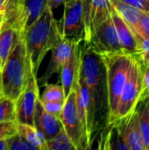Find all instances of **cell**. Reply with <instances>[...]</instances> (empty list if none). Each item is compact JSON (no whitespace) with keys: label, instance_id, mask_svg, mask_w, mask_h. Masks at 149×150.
I'll use <instances>...</instances> for the list:
<instances>
[{"label":"cell","instance_id":"cell-2","mask_svg":"<svg viewBox=\"0 0 149 150\" xmlns=\"http://www.w3.org/2000/svg\"><path fill=\"white\" fill-rule=\"evenodd\" d=\"M61 35L53 10L47 6L43 13L24 31V40L32 67L35 73Z\"/></svg>","mask_w":149,"mask_h":150},{"label":"cell","instance_id":"cell-21","mask_svg":"<svg viewBox=\"0 0 149 150\" xmlns=\"http://www.w3.org/2000/svg\"><path fill=\"white\" fill-rule=\"evenodd\" d=\"M25 4L26 11V28L39 18V17L45 11L47 4V0H25Z\"/></svg>","mask_w":149,"mask_h":150},{"label":"cell","instance_id":"cell-4","mask_svg":"<svg viewBox=\"0 0 149 150\" xmlns=\"http://www.w3.org/2000/svg\"><path fill=\"white\" fill-rule=\"evenodd\" d=\"M100 56L105 68L108 95V124H110L115 120L119 101L127 80L133 55L119 52L105 54Z\"/></svg>","mask_w":149,"mask_h":150},{"label":"cell","instance_id":"cell-19","mask_svg":"<svg viewBox=\"0 0 149 150\" xmlns=\"http://www.w3.org/2000/svg\"><path fill=\"white\" fill-rule=\"evenodd\" d=\"M16 130H17V134L22 139L32 144L36 149L47 150V142L34 127L26 124L16 123Z\"/></svg>","mask_w":149,"mask_h":150},{"label":"cell","instance_id":"cell-5","mask_svg":"<svg viewBox=\"0 0 149 150\" xmlns=\"http://www.w3.org/2000/svg\"><path fill=\"white\" fill-rule=\"evenodd\" d=\"M141 63L137 57L133 55L127 80L119 101L114 121L127 117L136 110L141 94Z\"/></svg>","mask_w":149,"mask_h":150},{"label":"cell","instance_id":"cell-1","mask_svg":"<svg viewBox=\"0 0 149 150\" xmlns=\"http://www.w3.org/2000/svg\"><path fill=\"white\" fill-rule=\"evenodd\" d=\"M79 75L90 92L95 111L94 141L108 124V95L105 68L101 56L87 42L79 44Z\"/></svg>","mask_w":149,"mask_h":150},{"label":"cell","instance_id":"cell-16","mask_svg":"<svg viewBox=\"0 0 149 150\" xmlns=\"http://www.w3.org/2000/svg\"><path fill=\"white\" fill-rule=\"evenodd\" d=\"M111 17L123 51L126 54L134 55L136 52V39L133 32L113 6L111 10Z\"/></svg>","mask_w":149,"mask_h":150},{"label":"cell","instance_id":"cell-28","mask_svg":"<svg viewBox=\"0 0 149 150\" xmlns=\"http://www.w3.org/2000/svg\"><path fill=\"white\" fill-rule=\"evenodd\" d=\"M141 94L140 102L149 98V64L146 66L141 65Z\"/></svg>","mask_w":149,"mask_h":150},{"label":"cell","instance_id":"cell-12","mask_svg":"<svg viewBox=\"0 0 149 150\" xmlns=\"http://www.w3.org/2000/svg\"><path fill=\"white\" fill-rule=\"evenodd\" d=\"M74 45V43L66 40L61 35L59 36L56 43L51 49L52 56L45 71V74L39 81L40 85L46 84L47 81L53 76V75L60 73L61 67L65 64V62L70 56Z\"/></svg>","mask_w":149,"mask_h":150},{"label":"cell","instance_id":"cell-32","mask_svg":"<svg viewBox=\"0 0 149 150\" xmlns=\"http://www.w3.org/2000/svg\"><path fill=\"white\" fill-rule=\"evenodd\" d=\"M68 0H47V4L48 7H50L53 11L61 6V5H63Z\"/></svg>","mask_w":149,"mask_h":150},{"label":"cell","instance_id":"cell-30","mask_svg":"<svg viewBox=\"0 0 149 150\" xmlns=\"http://www.w3.org/2000/svg\"><path fill=\"white\" fill-rule=\"evenodd\" d=\"M42 102V101H41ZM65 100H57V101H49V102H42L44 108L50 113L58 116L60 115L63 105H64Z\"/></svg>","mask_w":149,"mask_h":150},{"label":"cell","instance_id":"cell-15","mask_svg":"<svg viewBox=\"0 0 149 150\" xmlns=\"http://www.w3.org/2000/svg\"><path fill=\"white\" fill-rule=\"evenodd\" d=\"M79 67V44H75L70 56L60 70L61 83L66 98L75 88L78 79Z\"/></svg>","mask_w":149,"mask_h":150},{"label":"cell","instance_id":"cell-25","mask_svg":"<svg viewBox=\"0 0 149 150\" xmlns=\"http://www.w3.org/2000/svg\"><path fill=\"white\" fill-rule=\"evenodd\" d=\"M15 121V101L0 96V123Z\"/></svg>","mask_w":149,"mask_h":150},{"label":"cell","instance_id":"cell-36","mask_svg":"<svg viewBox=\"0 0 149 150\" xmlns=\"http://www.w3.org/2000/svg\"><path fill=\"white\" fill-rule=\"evenodd\" d=\"M145 1H146V2H147V3L149 4V0H145Z\"/></svg>","mask_w":149,"mask_h":150},{"label":"cell","instance_id":"cell-14","mask_svg":"<svg viewBox=\"0 0 149 150\" xmlns=\"http://www.w3.org/2000/svg\"><path fill=\"white\" fill-rule=\"evenodd\" d=\"M113 122L118 124L129 150H145L139 127L137 108L127 117L117 120Z\"/></svg>","mask_w":149,"mask_h":150},{"label":"cell","instance_id":"cell-33","mask_svg":"<svg viewBox=\"0 0 149 150\" xmlns=\"http://www.w3.org/2000/svg\"><path fill=\"white\" fill-rule=\"evenodd\" d=\"M0 150H8V145L6 139L0 140Z\"/></svg>","mask_w":149,"mask_h":150},{"label":"cell","instance_id":"cell-6","mask_svg":"<svg viewBox=\"0 0 149 150\" xmlns=\"http://www.w3.org/2000/svg\"><path fill=\"white\" fill-rule=\"evenodd\" d=\"M62 127L76 150L90 149L86 132L78 116L76 105V92L73 90L65 99L59 115Z\"/></svg>","mask_w":149,"mask_h":150},{"label":"cell","instance_id":"cell-18","mask_svg":"<svg viewBox=\"0 0 149 150\" xmlns=\"http://www.w3.org/2000/svg\"><path fill=\"white\" fill-rule=\"evenodd\" d=\"M110 2L125 22L130 26V28H133L137 25L145 12L120 0H110Z\"/></svg>","mask_w":149,"mask_h":150},{"label":"cell","instance_id":"cell-3","mask_svg":"<svg viewBox=\"0 0 149 150\" xmlns=\"http://www.w3.org/2000/svg\"><path fill=\"white\" fill-rule=\"evenodd\" d=\"M34 72L24 40V33L1 68V95L16 101Z\"/></svg>","mask_w":149,"mask_h":150},{"label":"cell","instance_id":"cell-23","mask_svg":"<svg viewBox=\"0 0 149 150\" xmlns=\"http://www.w3.org/2000/svg\"><path fill=\"white\" fill-rule=\"evenodd\" d=\"M44 91L40 98L42 102H49V101H57V100H65L66 97L64 94L63 88L61 84H54V83H46L44 84Z\"/></svg>","mask_w":149,"mask_h":150},{"label":"cell","instance_id":"cell-22","mask_svg":"<svg viewBox=\"0 0 149 150\" xmlns=\"http://www.w3.org/2000/svg\"><path fill=\"white\" fill-rule=\"evenodd\" d=\"M47 149L76 150L63 128L53 139L47 142Z\"/></svg>","mask_w":149,"mask_h":150},{"label":"cell","instance_id":"cell-31","mask_svg":"<svg viewBox=\"0 0 149 150\" xmlns=\"http://www.w3.org/2000/svg\"><path fill=\"white\" fill-rule=\"evenodd\" d=\"M127 4L138 8L145 12H149V4L145 0H120Z\"/></svg>","mask_w":149,"mask_h":150},{"label":"cell","instance_id":"cell-27","mask_svg":"<svg viewBox=\"0 0 149 150\" xmlns=\"http://www.w3.org/2000/svg\"><path fill=\"white\" fill-rule=\"evenodd\" d=\"M131 29L141 37L149 38V12H144L137 25Z\"/></svg>","mask_w":149,"mask_h":150},{"label":"cell","instance_id":"cell-11","mask_svg":"<svg viewBox=\"0 0 149 150\" xmlns=\"http://www.w3.org/2000/svg\"><path fill=\"white\" fill-rule=\"evenodd\" d=\"M34 127L43 136L46 142L53 139L63 127L60 118L48 112L43 106V104L39 98L33 117Z\"/></svg>","mask_w":149,"mask_h":150},{"label":"cell","instance_id":"cell-9","mask_svg":"<svg viewBox=\"0 0 149 150\" xmlns=\"http://www.w3.org/2000/svg\"><path fill=\"white\" fill-rule=\"evenodd\" d=\"M40 98L37 73L33 72L26 87L15 101V122L34 127L35 105Z\"/></svg>","mask_w":149,"mask_h":150},{"label":"cell","instance_id":"cell-34","mask_svg":"<svg viewBox=\"0 0 149 150\" xmlns=\"http://www.w3.org/2000/svg\"><path fill=\"white\" fill-rule=\"evenodd\" d=\"M8 0H0V18L3 14V11L5 8V5L7 4Z\"/></svg>","mask_w":149,"mask_h":150},{"label":"cell","instance_id":"cell-13","mask_svg":"<svg viewBox=\"0 0 149 150\" xmlns=\"http://www.w3.org/2000/svg\"><path fill=\"white\" fill-rule=\"evenodd\" d=\"M26 23L25 0H8L0 18V30L13 27L24 33Z\"/></svg>","mask_w":149,"mask_h":150},{"label":"cell","instance_id":"cell-17","mask_svg":"<svg viewBox=\"0 0 149 150\" xmlns=\"http://www.w3.org/2000/svg\"><path fill=\"white\" fill-rule=\"evenodd\" d=\"M22 32L13 28L5 27L0 30V65L4 64L7 57L16 47L19 40Z\"/></svg>","mask_w":149,"mask_h":150},{"label":"cell","instance_id":"cell-24","mask_svg":"<svg viewBox=\"0 0 149 150\" xmlns=\"http://www.w3.org/2000/svg\"><path fill=\"white\" fill-rule=\"evenodd\" d=\"M136 39L135 56L142 66L149 64V38H144L136 33H133Z\"/></svg>","mask_w":149,"mask_h":150},{"label":"cell","instance_id":"cell-8","mask_svg":"<svg viewBox=\"0 0 149 150\" xmlns=\"http://www.w3.org/2000/svg\"><path fill=\"white\" fill-rule=\"evenodd\" d=\"M87 43L95 53L100 55L124 52L111 16L94 30Z\"/></svg>","mask_w":149,"mask_h":150},{"label":"cell","instance_id":"cell-37","mask_svg":"<svg viewBox=\"0 0 149 150\" xmlns=\"http://www.w3.org/2000/svg\"><path fill=\"white\" fill-rule=\"evenodd\" d=\"M0 96H1V92H0Z\"/></svg>","mask_w":149,"mask_h":150},{"label":"cell","instance_id":"cell-26","mask_svg":"<svg viewBox=\"0 0 149 150\" xmlns=\"http://www.w3.org/2000/svg\"><path fill=\"white\" fill-rule=\"evenodd\" d=\"M8 150H37L32 144L22 139L18 134L6 139Z\"/></svg>","mask_w":149,"mask_h":150},{"label":"cell","instance_id":"cell-29","mask_svg":"<svg viewBox=\"0 0 149 150\" xmlns=\"http://www.w3.org/2000/svg\"><path fill=\"white\" fill-rule=\"evenodd\" d=\"M15 134H17L15 121L0 123V140L8 139Z\"/></svg>","mask_w":149,"mask_h":150},{"label":"cell","instance_id":"cell-10","mask_svg":"<svg viewBox=\"0 0 149 150\" xmlns=\"http://www.w3.org/2000/svg\"><path fill=\"white\" fill-rule=\"evenodd\" d=\"M110 0H83L85 42H88L94 30L111 16Z\"/></svg>","mask_w":149,"mask_h":150},{"label":"cell","instance_id":"cell-20","mask_svg":"<svg viewBox=\"0 0 149 150\" xmlns=\"http://www.w3.org/2000/svg\"><path fill=\"white\" fill-rule=\"evenodd\" d=\"M141 102L142 105L137 106L139 127L144 149L149 150V98Z\"/></svg>","mask_w":149,"mask_h":150},{"label":"cell","instance_id":"cell-35","mask_svg":"<svg viewBox=\"0 0 149 150\" xmlns=\"http://www.w3.org/2000/svg\"><path fill=\"white\" fill-rule=\"evenodd\" d=\"M0 83H1V65H0Z\"/></svg>","mask_w":149,"mask_h":150},{"label":"cell","instance_id":"cell-7","mask_svg":"<svg viewBox=\"0 0 149 150\" xmlns=\"http://www.w3.org/2000/svg\"><path fill=\"white\" fill-rule=\"evenodd\" d=\"M63 5L62 18L57 21L60 33L72 43L80 44L85 37L83 0H68Z\"/></svg>","mask_w":149,"mask_h":150}]
</instances>
